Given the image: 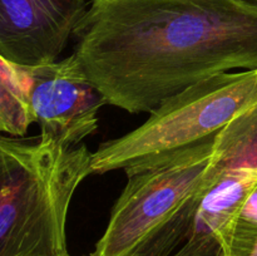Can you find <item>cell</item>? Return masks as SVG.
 Masks as SVG:
<instances>
[{
    "mask_svg": "<svg viewBox=\"0 0 257 256\" xmlns=\"http://www.w3.org/2000/svg\"><path fill=\"white\" fill-rule=\"evenodd\" d=\"M30 98L40 140L75 147L98 128V112L108 104L73 53L49 64L28 67Z\"/></svg>",
    "mask_w": 257,
    "mask_h": 256,
    "instance_id": "6",
    "label": "cell"
},
{
    "mask_svg": "<svg viewBox=\"0 0 257 256\" xmlns=\"http://www.w3.org/2000/svg\"><path fill=\"white\" fill-rule=\"evenodd\" d=\"M238 2L243 3V4L248 5V7L256 8V9H257V0H238Z\"/></svg>",
    "mask_w": 257,
    "mask_h": 256,
    "instance_id": "9",
    "label": "cell"
},
{
    "mask_svg": "<svg viewBox=\"0 0 257 256\" xmlns=\"http://www.w3.org/2000/svg\"><path fill=\"white\" fill-rule=\"evenodd\" d=\"M257 105V69L212 75L177 93L136 130L99 145L93 175L127 171L217 136Z\"/></svg>",
    "mask_w": 257,
    "mask_h": 256,
    "instance_id": "4",
    "label": "cell"
},
{
    "mask_svg": "<svg viewBox=\"0 0 257 256\" xmlns=\"http://www.w3.org/2000/svg\"><path fill=\"white\" fill-rule=\"evenodd\" d=\"M93 152L0 138V256H67V216Z\"/></svg>",
    "mask_w": 257,
    "mask_h": 256,
    "instance_id": "3",
    "label": "cell"
},
{
    "mask_svg": "<svg viewBox=\"0 0 257 256\" xmlns=\"http://www.w3.org/2000/svg\"><path fill=\"white\" fill-rule=\"evenodd\" d=\"M216 136L124 171L127 185L90 256H175L216 181Z\"/></svg>",
    "mask_w": 257,
    "mask_h": 256,
    "instance_id": "2",
    "label": "cell"
},
{
    "mask_svg": "<svg viewBox=\"0 0 257 256\" xmlns=\"http://www.w3.org/2000/svg\"><path fill=\"white\" fill-rule=\"evenodd\" d=\"M216 181L187 242L175 256H228L243 205L257 187V105L216 136Z\"/></svg>",
    "mask_w": 257,
    "mask_h": 256,
    "instance_id": "5",
    "label": "cell"
},
{
    "mask_svg": "<svg viewBox=\"0 0 257 256\" xmlns=\"http://www.w3.org/2000/svg\"><path fill=\"white\" fill-rule=\"evenodd\" d=\"M88 8L87 0H0V57L27 67L55 62Z\"/></svg>",
    "mask_w": 257,
    "mask_h": 256,
    "instance_id": "7",
    "label": "cell"
},
{
    "mask_svg": "<svg viewBox=\"0 0 257 256\" xmlns=\"http://www.w3.org/2000/svg\"><path fill=\"white\" fill-rule=\"evenodd\" d=\"M67 256H70V255H67Z\"/></svg>",
    "mask_w": 257,
    "mask_h": 256,
    "instance_id": "11",
    "label": "cell"
},
{
    "mask_svg": "<svg viewBox=\"0 0 257 256\" xmlns=\"http://www.w3.org/2000/svg\"><path fill=\"white\" fill-rule=\"evenodd\" d=\"M34 122L28 67L0 57V130L23 137Z\"/></svg>",
    "mask_w": 257,
    "mask_h": 256,
    "instance_id": "8",
    "label": "cell"
},
{
    "mask_svg": "<svg viewBox=\"0 0 257 256\" xmlns=\"http://www.w3.org/2000/svg\"><path fill=\"white\" fill-rule=\"evenodd\" d=\"M251 256H257V243H256V246H255V248H253V251H252V253H251Z\"/></svg>",
    "mask_w": 257,
    "mask_h": 256,
    "instance_id": "10",
    "label": "cell"
},
{
    "mask_svg": "<svg viewBox=\"0 0 257 256\" xmlns=\"http://www.w3.org/2000/svg\"><path fill=\"white\" fill-rule=\"evenodd\" d=\"M74 54L108 104L151 113L212 75L257 69V9L238 0H92Z\"/></svg>",
    "mask_w": 257,
    "mask_h": 256,
    "instance_id": "1",
    "label": "cell"
}]
</instances>
